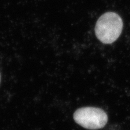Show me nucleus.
<instances>
[{"label":"nucleus","mask_w":130,"mask_h":130,"mask_svg":"<svg viewBox=\"0 0 130 130\" xmlns=\"http://www.w3.org/2000/svg\"><path fill=\"white\" fill-rule=\"evenodd\" d=\"M0 81H1V77H0Z\"/></svg>","instance_id":"nucleus-3"},{"label":"nucleus","mask_w":130,"mask_h":130,"mask_svg":"<svg viewBox=\"0 0 130 130\" xmlns=\"http://www.w3.org/2000/svg\"><path fill=\"white\" fill-rule=\"evenodd\" d=\"M123 28V21L116 13L107 12L101 16L95 25V34L102 43L110 44L118 39Z\"/></svg>","instance_id":"nucleus-1"},{"label":"nucleus","mask_w":130,"mask_h":130,"mask_svg":"<svg viewBox=\"0 0 130 130\" xmlns=\"http://www.w3.org/2000/svg\"><path fill=\"white\" fill-rule=\"evenodd\" d=\"M76 123L84 128L98 129L104 127L108 121V116L103 110L96 107H83L74 114Z\"/></svg>","instance_id":"nucleus-2"}]
</instances>
